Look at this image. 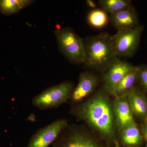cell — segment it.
<instances>
[{
	"instance_id": "cell-1",
	"label": "cell",
	"mask_w": 147,
	"mask_h": 147,
	"mask_svg": "<svg viewBox=\"0 0 147 147\" xmlns=\"http://www.w3.org/2000/svg\"><path fill=\"white\" fill-rule=\"evenodd\" d=\"M110 96L102 87L84 101L71 106L69 113L105 142L115 144L119 132Z\"/></svg>"
},
{
	"instance_id": "cell-2",
	"label": "cell",
	"mask_w": 147,
	"mask_h": 147,
	"mask_svg": "<svg viewBox=\"0 0 147 147\" xmlns=\"http://www.w3.org/2000/svg\"><path fill=\"white\" fill-rule=\"evenodd\" d=\"M86 59L84 67L103 73L114 61L116 57L112 35L101 33L84 40Z\"/></svg>"
},
{
	"instance_id": "cell-3",
	"label": "cell",
	"mask_w": 147,
	"mask_h": 147,
	"mask_svg": "<svg viewBox=\"0 0 147 147\" xmlns=\"http://www.w3.org/2000/svg\"><path fill=\"white\" fill-rule=\"evenodd\" d=\"M59 50L71 63L84 64L86 59L84 39L69 27L55 31Z\"/></svg>"
},
{
	"instance_id": "cell-4",
	"label": "cell",
	"mask_w": 147,
	"mask_h": 147,
	"mask_svg": "<svg viewBox=\"0 0 147 147\" xmlns=\"http://www.w3.org/2000/svg\"><path fill=\"white\" fill-rule=\"evenodd\" d=\"M84 124L67 125L52 144L53 147H104Z\"/></svg>"
},
{
	"instance_id": "cell-5",
	"label": "cell",
	"mask_w": 147,
	"mask_h": 147,
	"mask_svg": "<svg viewBox=\"0 0 147 147\" xmlns=\"http://www.w3.org/2000/svg\"><path fill=\"white\" fill-rule=\"evenodd\" d=\"M74 88L72 82L67 81L47 88L33 98L32 104L40 110L58 108L69 101Z\"/></svg>"
},
{
	"instance_id": "cell-6",
	"label": "cell",
	"mask_w": 147,
	"mask_h": 147,
	"mask_svg": "<svg viewBox=\"0 0 147 147\" xmlns=\"http://www.w3.org/2000/svg\"><path fill=\"white\" fill-rule=\"evenodd\" d=\"M144 29V25L134 28L117 31L112 35L116 57L131 58L137 52Z\"/></svg>"
},
{
	"instance_id": "cell-7",
	"label": "cell",
	"mask_w": 147,
	"mask_h": 147,
	"mask_svg": "<svg viewBox=\"0 0 147 147\" xmlns=\"http://www.w3.org/2000/svg\"><path fill=\"white\" fill-rule=\"evenodd\" d=\"M135 66L126 61L117 58L111 65L102 74L103 88L114 98L116 97V89L118 84L128 71Z\"/></svg>"
},
{
	"instance_id": "cell-8",
	"label": "cell",
	"mask_w": 147,
	"mask_h": 147,
	"mask_svg": "<svg viewBox=\"0 0 147 147\" xmlns=\"http://www.w3.org/2000/svg\"><path fill=\"white\" fill-rule=\"evenodd\" d=\"M68 124L65 119H59L39 129L32 135L26 147H49Z\"/></svg>"
},
{
	"instance_id": "cell-9",
	"label": "cell",
	"mask_w": 147,
	"mask_h": 147,
	"mask_svg": "<svg viewBox=\"0 0 147 147\" xmlns=\"http://www.w3.org/2000/svg\"><path fill=\"white\" fill-rule=\"evenodd\" d=\"M100 82L99 76L89 71H82L79 76V82L74 88L69 98L71 106L79 104L89 97Z\"/></svg>"
},
{
	"instance_id": "cell-10",
	"label": "cell",
	"mask_w": 147,
	"mask_h": 147,
	"mask_svg": "<svg viewBox=\"0 0 147 147\" xmlns=\"http://www.w3.org/2000/svg\"><path fill=\"white\" fill-rule=\"evenodd\" d=\"M113 102L119 133L125 127L137 123L130 108L127 96L115 97Z\"/></svg>"
},
{
	"instance_id": "cell-11",
	"label": "cell",
	"mask_w": 147,
	"mask_h": 147,
	"mask_svg": "<svg viewBox=\"0 0 147 147\" xmlns=\"http://www.w3.org/2000/svg\"><path fill=\"white\" fill-rule=\"evenodd\" d=\"M109 21L117 31L133 29L140 26L137 11L132 5L126 9L110 14Z\"/></svg>"
},
{
	"instance_id": "cell-12",
	"label": "cell",
	"mask_w": 147,
	"mask_h": 147,
	"mask_svg": "<svg viewBox=\"0 0 147 147\" xmlns=\"http://www.w3.org/2000/svg\"><path fill=\"white\" fill-rule=\"evenodd\" d=\"M129 103L134 117L144 123L147 118V96L137 86L127 96Z\"/></svg>"
},
{
	"instance_id": "cell-13",
	"label": "cell",
	"mask_w": 147,
	"mask_h": 147,
	"mask_svg": "<svg viewBox=\"0 0 147 147\" xmlns=\"http://www.w3.org/2000/svg\"><path fill=\"white\" fill-rule=\"evenodd\" d=\"M121 144L125 147H141L144 140L137 123L125 127L119 133Z\"/></svg>"
},
{
	"instance_id": "cell-14",
	"label": "cell",
	"mask_w": 147,
	"mask_h": 147,
	"mask_svg": "<svg viewBox=\"0 0 147 147\" xmlns=\"http://www.w3.org/2000/svg\"><path fill=\"white\" fill-rule=\"evenodd\" d=\"M138 74L137 66L124 76L116 88V97L127 96L137 86Z\"/></svg>"
},
{
	"instance_id": "cell-15",
	"label": "cell",
	"mask_w": 147,
	"mask_h": 147,
	"mask_svg": "<svg viewBox=\"0 0 147 147\" xmlns=\"http://www.w3.org/2000/svg\"><path fill=\"white\" fill-rule=\"evenodd\" d=\"M33 1L31 0H1L0 11L6 15L15 14Z\"/></svg>"
},
{
	"instance_id": "cell-16",
	"label": "cell",
	"mask_w": 147,
	"mask_h": 147,
	"mask_svg": "<svg viewBox=\"0 0 147 147\" xmlns=\"http://www.w3.org/2000/svg\"><path fill=\"white\" fill-rule=\"evenodd\" d=\"M98 3L101 9L110 14L126 9L131 5L130 0H99Z\"/></svg>"
},
{
	"instance_id": "cell-17",
	"label": "cell",
	"mask_w": 147,
	"mask_h": 147,
	"mask_svg": "<svg viewBox=\"0 0 147 147\" xmlns=\"http://www.w3.org/2000/svg\"><path fill=\"white\" fill-rule=\"evenodd\" d=\"M109 20L107 13L102 9H96L89 13L88 21L94 28H100L105 27Z\"/></svg>"
},
{
	"instance_id": "cell-18",
	"label": "cell",
	"mask_w": 147,
	"mask_h": 147,
	"mask_svg": "<svg viewBox=\"0 0 147 147\" xmlns=\"http://www.w3.org/2000/svg\"><path fill=\"white\" fill-rule=\"evenodd\" d=\"M137 86L147 96V65L137 66Z\"/></svg>"
},
{
	"instance_id": "cell-19",
	"label": "cell",
	"mask_w": 147,
	"mask_h": 147,
	"mask_svg": "<svg viewBox=\"0 0 147 147\" xmlns=\"http://www.w3.org/2000/svg\"><path fill=\"white\" fill-rule=\"evenodd\" d=\"M139 127L141 131L144 142L146 143V146L147 147V125L145 123H140L139 125Z\"/></svg>"
},
{
	"instance_id": "cell-20",
	"label": "cell",
	"mask_w": 147,
	"mask_h": 147,
	"mask_svg": "<svg viewBox=\"0 0 147 147\" xmlns=\"http://www.w3.org/2000/svg\"><path fill=\"white\" fill-rule=\"evenodd\" d=\"M115 147H121L120 146L119 144V143L118 141H116L115 142ZM144 147H146L145 146Z\"/></svg>"
},
{
	"instance_id": "cell-21",
	"label": "cell",
	"mask_w": 147,
	"mask_h": 147,
	"mask_svg": "<svg viewBox=\"0 0 147 147\" xmlns=\"http://www.w3.org/2000/svg\"><path fill=\"white\" fill-rule=\"evenodd\" d=\"M145 123L147 125V118L146 119V121H145Z\"/></svg>"
}]
</instances>
